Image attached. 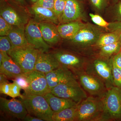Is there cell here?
Returning <instances> with one entry per match:
<instances>
[{"instance_id":"obj_1","label":"cell","mask_w":121,"mask_h":121,"mask_svg":"<svg viewBox=\"0 0 121 121\" xmlns=\"http://www.w3.org/2000/svg\"><path fill=\"white\" fill-rule=\"evenodd\" d=\"M20 99L29 114L43 121H52L54 112L43 96L24 92Z\"/></svg>"},{"instance_id":"obj_2","label":"cell","mask_w":121,"mask_h":121,"mask_svg":"<svg viewBox=\"0 0 121 121\" xmlns=\"http://www.w3.org/2000/svg\"><path fill=\"white\" fill-rule=\"evenodd\" d=\"M104 109L103 99L88 96L77 105L75 121H102Z\"/></svg>"},{"instance_id":"obj_3","label":"cell","mask_w":121,"mask_h":121,"mask_svg":"<svg viewBox=\"0 0 121 121\" xmlns=\"http://www.w3.org/2000/svg\"><path fill=\"white\" fill-rule=\"evenodd\" d=\"M0 16L13 26L25 28L31 17L27 7L0 0Z\"/></svg>"},{"instance_id":"obj_4","label":"cell","mask_w":121,"mask_h":121,"mask_svg":"<svg viewBox=\"0 0 121 121\" xmlns=\"http://www.w3.org/2000/svg\"><path fill=\"white\" fill-rule=\"evenodd\" d=\"M112 57L107 58L100 56L91 63L88 62L85 71L99 79L107 90L115 86L112 75Z\"/></svg>"},{"instance_id":"obj_5","label":"cell","mask_w":121,"mask_h":121,"mask_svg":"<svg viewBox=\"0 0 121 121\" xmlns=\"http://www.w3.org/2000/svg\"><path fill=\"white\" fill-rule=\"evenodd\" d=\"M104 112L102 121L121 120V88L114 86L108 89L103 98Z\"/></svg>"},{"instance_id":"obj_6","label":"cell","mask_w":121,"mask_h":121,"mask_svg":"<svg viewBox=\"0 0 121 121\" xmlns=\"http://www.w3.org/2000/svg\"><path fill=\"white\" fill-rule=\"evenodd\" d=\"M39 51L30 44L13 48L8 54L24 73L34 70Z\"/></svg>"},{"instance_id":"obj_7","label":"cell","mask_w":121,"mask_h":121,"mask_svg":"<svg viewBox=\"0 0 121 121\" xmlns=\"http://www.w3.org/2000/svg\"><path fill=\"white\" fill-rule=\"evenodd\" d=\"M102 31L99 26L84 24L76 35L69 41L73 48H80L95 46Z\"/></svg>"},{"instance_id":"obj_8","label":"cell","mask_w":121,"mask_h":121,"mask_svg":"<svg viewBox=\"0 0 121 121\" xmlns=\"http://www.w3.org/2000/svg\"><path fill=\"white\" fill-rule=\"evenodd\" d=\"M51 92L57 97L71 99L78 104L88 97L77 79L58 84Z\"/></svg>"},{"instance_id":"obj_9","label":"cell","mask_w":121,"mask_h":121,"mask_svg":"<svg viewBox=\"0 0 121 121\" xmlns=\"http://www.w3.org/2000/svg\"><path fill=\"white\" fill-rule=\"evenodd\" d=\"M60 66L71 71L76 76L85 71L88 62L82 56L67 50L57 49L50 52Z\"/></svg>"},{"instance_id":"obj_10","label":"cell","mask_w":121,"mask_h":121,"mask_svg":"<svg viewBox=\"0 0 121 121\" xmlns=\"http://www.w3.org/2000/svg\"><path fill=\"white\" fill-rule=\"evenodd\" d=\"M0 115L7 120L23 121L28 114L25 106L20 99L13 98L7 99L0 98Z\"/></svg>"},{"instance_id":"obj_11","label":"cell","mask_w":121,"mask_h":121,"mask_svg":"<svg viewBox=\"0 0 121 121\" xmlns=\"http://www.w3.org/2000/svg\"><path fill=\"white\" fill-rule=\"evenodd\" d=\"M76 77L82 88L90 95L102 99L104 97L107 89L99 79L85 71L79 73Z\"/></svg>"},{"instance_id":"obj_12","label":"cell","mask_w":121,"mask_h":121,"mask_svg":"<svg viewBox=\"0 0 121 121\" xmlns=\"http://www.w3.org/2000/svg\"><path fill=\"white\" fill-rule=\"evenodd\" d=\"M25 31L29 44L40 52H49L51 47L44 40L38 22L31 18Z\"/></svg>"},{"instance_id":"obj_13","label":"cell","mask_w":121,"mask_h":121,"mask_svg":"<svg viewBox=\"0 0 121 121\" xmlns=\"http://www.w3.org/2000/svg\"><path fill=\"white\" fill-rule=\"evenodd\" d=\"M29 82V88L26 93L44 96L51 92L46 74L34 70L25 73Z\"/></svg>"},{"instance_id":"obj_14","label":"cell","mask_w":121,"mask_h":121,"mask_svg":"<svg viewBox=\"0 0 121 121\" xmlns=\"http://www.w3.org/2000/svg\"><path fill=\"white\" fill-rule=\"evenodd\" d=\"M84 8L80 0H66L64 11L60 24L80 20L83 17Z\"/></svg>"},{"instance_id":"obj_15","label":"cell","mask_w":121,"mask_h":121,"mask_svg":"<svg viewBox=\"0 0 121 121\" xmlns=\"http://www.w3.org/2000/svg\"><path fill=\"white\" fill-rule=\"evenodd\" d=\"M46 76L51 90L60 83L77 79L75 75L71 71L61 66L46 74Z\"/></svg>"},{"instance_id":"obj_16","label":"cell","mask_w":121,"mask_h":121,"mask_svg":"<svg viewBox=\"0 0 121 121\" xmlns=\"http://www.w3.org/2000/svg\"><path fill=\"white\" fill-rule=\"evenodd\" d=\"M27 9L30 17L39 23L47 22H51L57 25L60 24L58 17L52 10L34 5H28Z\"/></svg>"},{"instance_id":"obj_17","label":"cell","mask_w":121,"mask_h":121,"mask_svg":"<svg viewBox=\"0 0 121 121\" xmlns=\"http://www.w3.org/2000/svg\"><path fill=\"white\" fill-rule=\"evenodd\" d=\"M60 66L59 63L51 52H39L35 70L46 74Z\"/></svg>"},{"instance_id":"obj_18","label":"cell","mask_w":121,"mask_h":121,"mask_svg":"<svg viewBox=\"0 0 121 121\" xmlns=\"http://www.w3.org/2000/svg\"><path fill=\"white\" fill-rule=\"evenodd\" d=\"M39 25L44 40L51 47L60 43L62 38L59 33L57 25L47 22H40Z\"/></svg>"},{"instance_id":"obj_19","label":"cell","mask_w":121,"mask_h":121,"mask_svg":"<svg viewBox=\"0 0 121 121\" xmlns=\"http://www.w3.org/2000/svg\"><path fill=\"white\" fill-rule=\"evenodd\" d=\"M2 52L3 59L2 64L0 66V73L4 75L9 79H12L24 74L22 68L8 54L5 52Z\"/></svg>"},{"instance_id":"obj_20","label":"cell","mask_w":121,"mask_h":121,"mask_svg":"<svg viewBox=\"0 0 121 121\" xmlns=\"http://www.w3.org/2000/svg\"><path fill=\"white\" fill-rule=\"evenodd\" d=\"M43 97L54 113L58 112L66 108L77 106L78 104L71 99L59 97L50 93Z\"/></svg>"},{"instance_id":"obj_21","label":"cell","mask_w":121,"mask_h":121,"mask_svg":"<svg viewBox=\"0 0 121 121\" xmlns=\"http://www.w3.org/2000/svg\"><path fill=\"white\" fill-rule=\"evenodd\" d=\"M84 23L80 20L60 24L57 25L58 30L62 39L69 40L74 36Z\"/></svg>"},{"instance_id":"obj_22","label":"cell","mask_w":121,"mask_h":121,"mask_svg":"<svg viewBox=\"0 0 121 121\" xmlns=\"http://www.w3.org/2000/svg\"><path fill=\"white\" fill-rule=\"evenodd\" d=\"M12 46V48L28 45L25 28L13 26L8 35Z\"/></svg>"},{"instance_id":"obj_23","label":"cell","mask_w":121,"mask_h":121,"mask_svg":"<svg viewBox=\"0 0 121 121\" xmlns=\"http://www.w3.org/2000/svg\"><path fill=\"white\" fill-rule=\"evenodd\" d=\"M91 20L93 23L99 27L105 29L109 32H113L121 29V22L115 21L108 22L104 20L101 16L98 14L90 13Z\"/></svg>"},{"instance_id":"obj_24","label":"cell","mask_w":121,"mask_h":121,"mask_svg":"<svg viewBox=\"0 0 121 121\" xmlns=\"http://www.w3.org/2000/svg\"><path fill=\"white\" fill-rule=\"evenodd\" d=\"M121 29L113 32L103 33L95 43V46L101 48L103 46L119 41Z\"/></svg>"},{"instance_id":"obj_25","label":"cell","mask_w":121,"mask_h":121,"mask_svg":"<svg viewBox=\"0 0 121 121\" xmlns=\"http://www.w3.org/2000/svg\"><path fill=\"white\" fill-rule=\"evenodd\" d=\"M77 106L66 108L58 112L54 113L52 121H75Z\"/></svg>"},{"instance_id":"obj_26","label":"cell","mask_w":121,"mask_h":121,"mask_svg":"<svg viewBox=\"0 0 121 121\" xmlns=\"http://www.w3.org/2000/svg\"><path fill=\"white\" fill-rule=\"evenodd\" d=\"M13 82L12 83L7 82L0 84L1 94L6 95L12 98H22V95L20 93L21 88L16 83Z\"/></svg>"},{"instance_id":"obj_27","label":"cell","mask_w":121,"mask_h":121,"mask_svg":"<svg viewBox=\"0 0 121 121\" xmlns=\"http://www.w3.org/2000/svg\"><path fill=\"white\" fill-rule=\"evenodd\" d=\"M99 48V56L109 58L114 56L121 51V42L118 41L113 43L103 46Z\"/></svg>"},{"instance_id":"obj_28","label":"cell","mask_w":121,"mask_h":121,"mask_svg":"<svg viewBox=\"0 0 121 121\" xmlns=\"http://www.w3.org/2000/svg\"><path fill=\"white\" fill-rule=\"evenodd\" d=\"M66 0H55L53 11L60 21L64 9H65Z\"/></svg>"},{"instance_id":"obj_29","label":"cell","mask_w":121,"mask_h":121,"mask_svg":"<svg viewBox=\"0 0 121 121\" xmlns=\"http://www.w3.org/2000/svg\"><path fill=\"white\" fill-rule=\"evenodd\" d=\"M91 5L98 13H101L108 5L109 0H89Z\"/></svg>"},{"instance_id":"obj_30","label":"cell","mask_w":121,"mask_h":121,"mask_svg":"<svg viewBox=\"0 0 121 121\" xmlns=\"http://www.w3.org/2000/svg\"><path fill=\"white\" fill-rule=\"evenodd\" d=\"M12 49V46L8 36H0V51L8 54Z\"/></svg>"},{"instance_id":"obj_31","label":"cell","mask_w":121,"mask_h":121,"mask_svg":"<svg viewBox=\"0 0 121 121\" xmlns=\"http://www.w3.org/2000/svg\"><path fill=\"white\" fill-rule=\"evenodd\" d=\"M13 26L7 22L0 16V36H8Z\"/></svg>"},{"instance_id":"obj_32","label":"cell","mask_w":121,"mask_h":121,"mask_svg":"<svg viewBox=\"0 0 121 121\" xmlns=\"http://www.w3.org/2000/svg\"><path fill=\"white\" fill-rule=\"evenodd\" d=\"M13 82H15L25 91H27L29 88V82L25 74L17 76L14 79H12Z\"/></svg>"},{"instance_id":"obj_33","label":"cell","mask_w":121,"mask_h":121,"mask_svg":"<svg viewBox=\"0 0 121 121\" xmlns=\"http://www.w3.org/2000/svg\"><path fill=\"white\" fill-rule=\"evenodd\" d=\"M112 75L115 86L121 88V69L113 63Z\"/></svg>"},{"instance_id":"obj_34","label":"cell","mask_w":121,"mask_h":121,"mask_svg":"<svg viewBox=\"0 0 121 121\" xmlns=\"http://www.w3.org/2000/svg\"><path fill=\"white\" fill-rule=\"evenodd\" d=\"M113 17L116 21L121 22V1H117L113 7Z\"/></svg>"},{"instance_id":"obj_35","label":"cell","mask_w":121,"mask_h":121,"mask_svg":"<svg viewBox=\"0 0 121 121\" xmlns=\"http://www.w3.org/2000/svg\"><path fill=\"white\" fill-rule=\"evenodd\" d=\"M55 0H39L33 4L48 9L53 11Z\"/></svg>"},{"instance_id":"obj_36","label":"cell","mask_w":121,"mask_h":121,"mask_svg":"<svg viewBox=\"0 0 121 121\" xmlns=\"http://www.w3.org/2000/svg\"><path fill=\"white\" fill-rule=\"evenodd\" d=\"M113 63L121 69V50L112 57Z\"/></svg>"},{"instance_id":"obj_37","label":"cell","mask_w":121,"mask_h":121,"mask_svg":"<svg viewBox=\"0 0 121 121\" xmlns=\"http://www.w3.org/2000/svg\"><path fill=\"white\" fill-rule=\"evenodd\" d=\"M5 0L17 5L22 6V7H27L28 6L26 0Z\"/></svg>"},{"instance_id":"obj_38","label":"cell","mask_w":121,"mask_h":121,"mask_svg":"<svg viewBox=\"0 0 121 121\" xmlns=\"http://www.w3.org/2000/svg\"><path fill=\"white\" fill-rule=\"evenodd\" d=\"M23 121H43L40 118H37V117L32 116L31 115L28 114L26 117L24 118Z\"/></svg>"},{"instance_id":"obj_39","label":"cell","mask_w":121,"mask_h":121,"mask_svg":"<svg viewBox=\"0 0 121 121\" xmlns=\"http://www.w3.org/2000/svg\"><path fill=\"white\" fill-rule=\"evenodd\" d=\"M8 79H9L4 75L0 73V84L9 82Z\"/></svg>"},{"instance_id":"obj_40","label":"cell","mask_w":121,"mask_h":121,"mask_svg":"<svg viewBox=\"0 0 121 121\" xmlns=\"http://www.w3.org/2000/svg\"><path fill=\"white\" fill-rule=\"evenodd\" d=\"M39 0H27L31 5H32L35 4Z\"/></svg>"},{"instance_id":"obj_41","label":"cell","mask_w":121,"mask_h":121,"mask_svg":"<svg viewBox=\"0 0 121 121\" xmlns=\"http://www.w3.org/2000/svg\"><path fill=\"white\" fill-rule=\"evenodd\" d=\"M119 41H120V42H121V35H120V39H119Z\"/></svg>"},{"instance_id":"obj_42","label":"cell","mask_w":121,"mask_h":121,"mask_svg":"<svg viewBox=\"0 0 121 121\" xmlns=\"http://www.w3.org/2000/svg\"><path fill=\"white\" fill-rule=\"evenodd\" d=\"M117 0H109V1H116Z\"/></svg>"},{"instance_id":"obj_43","label":"cell","mask_w":121,"mask_h":121,"mask_svg":"<svg viewBox=\"0 0 121 121\" xmlns=\"http://www.w3.org/2000/svg\"></svg>"}]
</instances>
